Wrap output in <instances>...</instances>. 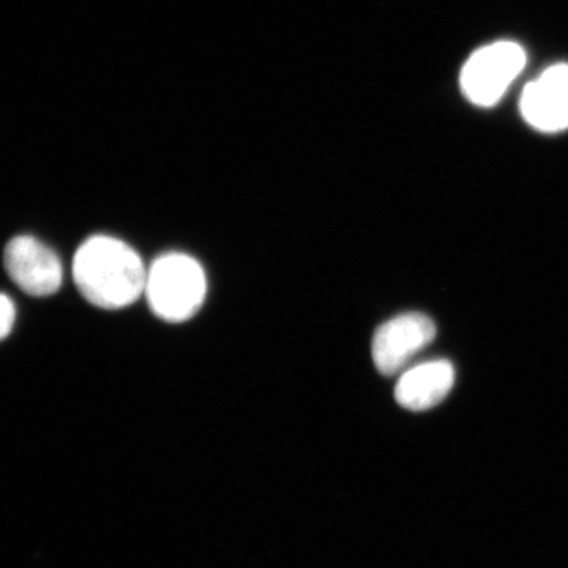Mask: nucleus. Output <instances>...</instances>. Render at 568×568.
<instances>
[{
  "mask_svg": "<svg viewBox=\"0 0 568 568\" xmlns=\"http://www.w3.org/2000/svg\"><path fill=\"white\" fill-rule=\"evenodd\" d=\"M207 294L203 265L183 253L156 257L148 268L144 295L153 315L166 323H185L200 312Z\"/></svg>",
  "mask_w": 568,
  "mask_h": 568,
  "instance_id": "2",
  "label": "nucleus"
},
{
  "mask_svg": "<svg viewBox=\"0 0 568 568\" xmlns=\"http://www.w3.org/2000/svg\"><path fill=\"white\" fill-rule=\"evenodd\" d=\"M14 316H17V310H14L13 301L9 295L0 294V342L10 335Z\"/></svg>",
  "mask_w": 568,
  "mask_h": 568,
  "instance_id": "8",
  "label": "nucleus"
},
{
  "mask_svg": "<svg viewBox=\"0 0 568 568\" xmlns=\"http://www.w3.org/2000/svg\"><path fill=\"white\" fill-rule=\"evenodd\" d=\"M519 110L532 129L558 133L568 129V65L558 63L545 70L523 91Z\"/></svg>",
  "mask_w": 568,
  "mask_h": 568,
  "instance_id": "6",
  "label": "nucleus"
},
{
  "mask_svg": "<svg viewBox=\"0 0 568 568\" xmlns=\"http://www.w3.org/2000/svg\"><path fill=\"white\" fill-rule=\"evenodd\" d=\"M6 268L11 282L33 297H48L61 287L63 271L58 254L29 235L11 239L7 245Z\"/></svg>",
  "mask_w": 568,
  "mask_h": 568,
  "instance_id": "5",
  "label": "nucleus"
},
{
  "mask_svg": "<svg viewBox=\"0 0 568 568\" xmlns=\"http://www.w3.org/2000/svg\"><path fill=\"white\" fill-rule=\"evenodd\" d=\"M436 338V325L420 313H406L377 328L372 354L377 372L394 376Z\"/></svg>",
  "mask_w": 568,
  "mask_h": 568,
  "instance_id": "4",
  "label": "nucleus"
},
{
  "mask_svg": "<svg viewBox=\"0 0 568 568\" xmlns=\"http://www.w3.org/2000/svg\"><path fill=\"white\" fill-rule=\"evenodd\" d=\"M526 65V52L515 41H496L467 59L459 77L462 91L477 106H495Z\"/></svg>",
  "mask_w": 568,
  "mask_h": 568,
  "instance_id": "3",
  "label": "nucleus"
},
{
  "mask_svg": "<svg viewBox=\"0 0 568 568\" xmlns=\"http://www.w3.org/2000/svg\"><path fill=\"white\" fill-rule=\"evenodd\" d=\"M73 278L89 304L121 310L144 294L148 268L136 250L121 239L93 235L74 254Z\"/></svg>",
  "mask_w": 568,
  "mask_h": 568,
  "instance_id": "1",
  "label": "nucleus"
},
{
  "mask_svg": "<svg viewBox=\"0 0 568 568\" xmlns=\"http://www.w3.org/2000/svg\"><path fill=\"white\" fill-rule=\"evenodd\" d=\"M455 384L454 365L448 361H432L406 369L395 387L399 406L414 413L439 405Z\"/></svg>",
  "mask_w": 568,
  "mask_h": 568,
  "instance_id": "7",
  "label": "nucleus"
}]
</instances>
